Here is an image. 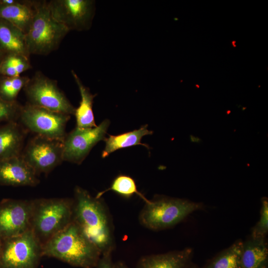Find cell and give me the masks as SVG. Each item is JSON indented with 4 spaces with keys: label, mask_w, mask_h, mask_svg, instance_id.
<instances>
[{
    "label": "cell",
    "mask_w": 268,
    "mask_h": 268,
    "mask_svg": "<svg viewBox=\"0 0 268 268\" xmlns=\"http://www.w3.org/2000/svg\"><path fill=\"white\" fill-rule=\"evenodd\" d=\"M71 74L78 86L81 100L79 106L75 108L76 127L79 129H87L97 126L93 112V100L96 94L91 93L89 89L85 86L74 72L71 71Z\"/></svg>",
    "instance_id": "19"
},
{
    "label": "cell",
    "mask_w": 268,
    "mask_h": 268,
    "mask_svg": "<svg viewBox=\"0 0 268 268\" xmlns=\"http://www.w3.org/2000/svg\"><path fill=\"white\" fill-rule=\"evenodd\" d=\"M190 140L191 142H195V143H200L202 141H201V139L198 137H196V136H193V135H191L190 136Z\"/></svg>",
    "instance_id": "28"
},
{
    "label": "cell",
    "mask_w": 268,
    "mask_h": 268,
    "mask_svg": "<svg viewBox=\"0 0 268 268\" xmlns=\"http://www.w3.org/2000/svg\"><path fill=\"white\" fill-rule=\"evenodd\" d=\"M268 232V200L266 197L262 199L259 220L252 228L250 237L253 238H266Z\"/></svg>",
    "instance_id": "25"
},
{
    "label": "cell",
    "mask_w": 268,
    "mask_h": 268,
    "mask_svg": "<svg viewBox=\"0 0 268 268\" xmlns=\"http://www.w3.org/2000/svg\"><path fill=\"white\" fill-rule=\"evenodd\" d=\"M42 256L81 268H94L101 256L97 247L72 221L42 246Z\"/></svg>",
    "instance_id": "2"
},
{
    "label": "cell",
    "mask_w": 268,
    "mask_h": 268,
    "mask_svg": "<svg viewBox=\"0 0 268 268\" xmlns=\"http://www.w3.org/2000/svg\"><path fill=\"white\" fill-rule=\"evenodd\" d=\"M235 43H236L235 41H233L232 42V44L234 47H236V45L235 44Z\"/></svg>",
    "instance_id": "33"
},
{
    "label": "cell",
    "mask_w": 268,
    "mask_h": 268,
    "mask_svg": "<svg viewBox=\"0 0 268 268\" xmlns=\"http://www.w3.org/2000/svg\"><path fill=\"white\" fill-rule=\"evenodd\" d=\"M193 250L186 248L163 254L146 256L138 262L137 268H187L191 263Z\"/></svg>",
    "instance_id": "15"
},
{
    "label": "cell",
    "mask_w": 268,
    "mask_h": 268,
    "mask_svg": "<svg viewBox=\"0 0 268 268\" xmlns=\"http://www.w3.org/2000/svg\"><path fill=\"white\" fill-rule=\"evenodd\" d=\"M96 268H115V264L112 259V253L101 255L95 267Z\"/></svg>",
    "instance_id": "27"
},
{
    "label": "cell",
    "mask_w": 268,
    "mask_h": 268,
    "mask_svg": "<svg viewBox=\"0 0 268 268\" xmlns=\"http://www.w3.org/2000/svg\"><path fill=\"white\" fill-rule=\"evenodd\" d=\"M27 103L50 111L74 115L75 108L58 85L57 81L37 71L23 88Z\"/></svg>",
    "instance_id": "6"
},
{
    "label": "cell",
    "mask_w": 268,
    "mask_h": 268,
    "mask_svg": "<svg viewBox=\"0 0 268 268\" xmlns=\"http://www.w3.org/2000/svg\"><path fill=\"white\" fill-rule=\"evenodd\" d=\"M2 241L0 268H36L42 246L30 229Z\"/></svg>",
    "instance_id": "8"
},
{
    "label": "cell",
    "mask_w": 268,
    "mask_h": 268,
    "mask_svg": "<svg viewBox=\"0 0 268 268\" xmlns=\"http://www.w3.org/2000/svg\"><path fill=\"white\" fill-rule=\"evenodd\" d=\"M187 268H200L194 264H192V263L188 266Z\"/></svg>",
    "instance_id": "30"
},
{
    "label": "cell",
    "mask_w": 268,
    "mask_h": 268,
    "mask_svg": "<svg viewBox=\"0 0 268 268\" xmlns=\"http://www.w3.org/2000/svg\"><path fill=\"white\" fill-rule=\"evenodd\" d=\"M32 68L29 58L19 54L4 55L0 65L1 76L16 77Z\"/></svg>",
    "instance_id": "22"
},
{
    "label": "cell",
    "mask_w": 268,
    "mask_h": 268,
    "mask_svg": "<svg viewBox=\"0 0 268 268\" xmlns=\"http://www.w3.org/2000/svg\"><path fill=\"white\" fill-rule=\"evenodd\" d=\"M26 130L18 122L0 126V161L21 155Z\"/></svg>",
    "instance_id": "14"
},
{
    "label": "cell",
    "mask_w": 268,
    "mask_h": 268,
    "mask_svg": "<svg viewBox=\"0 0 268 268\" xmlns=\"http://www.w3.org/2000/svg\"><path fill=\"white\" fill-rule=\"evenodd\" d=\"M35 14L25 34L30 55L47 56L57 50L69 31L52 16L46 0H34Z\"/></svg>",
    "instance_id": "4"
},
{
    "label": "cell",
    "mask_w": 268,
    "mask_h": 268,
    "mask_svg": "<svg viewBox=\"0 0 268 268\" xmlns=\"http://www.w3.org/2000/svg\"><path fill=\"white\" fill-rule=\"evenodd\" d=\"M22 107L17 101L8 102L0 97V123L17 122Z\"/></svg>",
    "instance_id": "26"
},
{
    "label": "cell",
    "mask_w": 268,
    "mask_h": 268,
    "mask_svg": "<svg viewBox=\"0 0 268 268\" xmlns=\"http://www.w3.org/2000/svg\"><path fill=\"white\" fill-rule=\"evenodd\" d=\"M2 240L0 239V252L1 250V247H2Z\"/></svg>",
    "instance_id": "32"
},
{
    "label": "cell",
    "mask_w": 268,
    "mask_h": 268,
    "mask_svg": "<svg viewBox=\"0 0 268 268\" xmlns=\"http://www.w3.org/2000/svg\"><path fill=\"white\" fill-rule=\"evenodd\" d=\"M152 131L147 129V125H143L139 129L118 135H109L104 141L105 146L102 152V157L104 158L112 152L133 146L141 145L149 149V146L141 142L142 138L147 135L152 134Z\"/></svg>",
    "instance_id": "20"
},
{
    "label": "cell",
    "mask_w": 268,
    "mask_h": 268,
    "mask_svg": "<svg viewBox=\"0 0 268 268\" xmlns=\"http://www.w3.org/2000/svg\"><path fill=\"white\" fill-rule=\"evenodd\" d=\"M74 191L72 221L101 255L112 253L115 247L113 226L104 202L79 186Z\"/></svg>",
    "instance_id": "1"
},
{
    "label": "cell",
    "mask_w": 268,
    "mask_h": 268,
    "mask_svg": "<svg viewBox=\"0 0 268 268\" xmlns=\"http://www.w3.org/2000/svg\"><path fill=\"white\" fill-rule=\"evenodd\" d=\"M203 207L201 203L188 200L159 198L145 203L139 214V220L149 229L163 230L176 225Z\"/></svg>",
    "instance_id": "5"
},
{
    "label": "cell",
    "mask_w": 268,
    "mask_h": 268,
    "mask_svg": "<svg viewBox=\"0 0 268 268\" xmlns=\"http://www.w3.org/2000/svg\"><path fill=\"white\" fill-rule=\"evenodd\" d=\"M0 52L4 56L19 54L30 58L25 34L20 29L0 18Z\"/></svg>",
    "instance_id": "17"
},
{
    "label": "cell",
    "mask_w": 268,
    "mask_h": 268,
    "mask_svg": "<svg viewBox=\"0 0 268 268\" xmlns=\"http://www.w3.org/2000/svg\"><path fill=\"white\" fill-rule=\"evenodd\" d=\"M110 123L106 119L95 127L79 129L75 127L67 134L63 141L64 161L81 164L98 142L104 141Z\"/></svg>",
    "instance_id": "11"
},
{
    "label": "cell",
    "mask_w": 268,
    "mask_h": 268,
    "mask_svg": "<svg viewBox=\"0 0 268 268\" xmlns=\"http://www.w3.org/2000/svg\"><path fill=\"white\" fill-rule=\"evenodd\" d=\"M95 2L93 0H51L48 1L53 18L69 31L89 30L92 24Z\"/></svg>",
    "instance_id": "10"
},
{
    "label": "cell",
    "mask_w": 268,
    "mask_h": 268,
    "mask_svg": "<svg viewBox=\"0 0 268 268\" xmlns=\"http://www.w3.org/2000/svg\"><path fill=\"white\" fill-rule=\"evenodd\" d=\"M30 77L27 76L0 78V97L8 102H15L21 89H23Z\"/></svg>",
    "instance_id": "24"
},
{
    "label": "cell",
    "mask_w": 268,
    "mask_h": 268,
    "mask_svg": "<svg viewBox=\"0 0 268 268\" xmlns=\"http://www.w3.org/2000/svg\"><path fill=\"white\" fill-rule=\"evenodd\" d=\"M35 11L34 0H16L9 5L0 3V18L10 22L25 34L30 28Z\"/></svg>",
    "instance_id": "16"
},
{
    "label": "cell",
    "mask_w": 268,
    "mask_h": 268,
    "mask_svg": "<svg viewBox=\"0 0 268 268\" xmlns=\"http://www.w3.org/2000/svg\"><path fill=\"white\" fill-rule=\"evenodd\" d=\"M70 115L32 105H22L18 121L35 134L63 142L67 135L66 126Z\"/></svg>",
    "instance_id": "7"
},
{
    "label": "cell",
    "mask_w": 268,
    "mask_h": 268,
    "mask_svg": "<svg viewBox=\"0 0 268 268\" xmlns=\"http://www.w3.org/2000/svg\"><path fill=\"white\" fill-rule=\"evenodd\" d=\"M32 200L3 199L0 202V239L20 235L30 228Z\"/></svg>",
    "instance_id": "12"
},
{
    "label": "cell",
    "mask_w": 268,
    "mask_h": 268,
    "mask_svg": "<svg viewBox=\"0 0 268 268\" xmlns=\"http://www.w3.org/2000/svg\"><path fill=\"white\" fill-rule=\"evenodd\" d=\"M115 268H129L124 263L117 262L115 264Z\"/></svg>",
    "instance_id": "29"
},
{
    "label": "cell",
    "mask_w": 268,
    "mask_h": 268,
    "mask_svg": "<svg viewBox=\"0 0 268 268\" xmlns=\"http://www.w3.org/2000/svg\"><path fill=\"white\" fill-rule=\"evenodd\" d=\"M21 155L37 175L48 174L64 161L63 142L35 135Z\"/></svg>",
    "instance_id": "9"
},
{
    "label": "cell",
    "mask_w": 268,
    "mask_h": 268,
    "mask_svg": "<svg viewBox=\"0 0 268 268\" xmlns=\"http://www.w3.org/2000/svg\"><path fill=\"white\" fill-rule=\"evenodd\" d=\"M38 175L21 155L0 161V184L14 187L37 185Z\"/></svg>",
    "instance_id": "13"
},
{
    "label": "cell",
    "mask_w": 268,
    "mask_h": 268,
    "mask_svg": "<svg viewBox=\"0 0 268 268\" xmlns=\"http://www.w3.org/2000/svg\"><path fill=\"white\" fill-rule=\"evenodd\" d=\"M243 268H268V248L266 238L250 237L243 242Z\"/></svg>",
    "instance_id": "18"
},
{
    "label": "cell",
    "mask_w": 268,
    "mask_h": 268,
    "mask_svg": "<svg viewBox=\"0 0 268 268\" xmlns=\"http://www.w3.org/2000/svg\"><path fill=\"white\" fill-rule=\"evenodd\" d=\"M32 201L29 229L42 246L72 221L73 200L42 198Z\"/></svg>",
    "instance_id": "3"
},
{
    "label": "cell",
    "mask_w": 268,
    "mask_h": 268,
    "mask_svg": "<svg viewBox=\"0 0 268 268\" xmlns=\"http://www.w3.org/2000/svg\"><path fill=\"white\" fill-rule=\"evenodd\" d=\"M109 191H113L125 198H130L136 194L145 203L149 201L138 192L134 180L131 177L127 175H120L117 176L109 188L98 193L95 197L98 199L101 198L104 193Z\"/></svg>",
    "instance_id": "23"
},
{
    "label": "cell",
    "mask_w": 268,
    "mask_h": 268,
    "mask_svg": "<svg viewBox=\"0 0 268 268\" xmlns=\"http://www.w3.org/2000/svg\"><path fill=\"white\" fill-rule=\"evenodd\" d=\"M243 242L241 239L237 240L210 259L201 268H243L241 260Z\"/></svg>",
    "instance_id": "21"
},
{
    "label": "cell",
    "mask_w": 268,
    "mask_h": 268,
    "mask_svg": "<svg viewBox=\"0 0 268 268\" xmlns=\"http://www.w3.org/2000/svg\"><path fill=\"white\" fill-rule=\"evenodd\" d=\"M4 55L0 52V65Z\"/></svg>",
    "instance_id": "31"
}]
</instances>
